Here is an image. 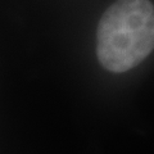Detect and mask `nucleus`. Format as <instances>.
Returning a JSON list of instances; mask_svg holds the SVG:
<instances>
[{"instance_id": "1", "label": "nucleus", "mask_w": 154, "mask_h": 154, "mask_svg": "<svg viewBox=\"0 0 154 154\" xmlns=\"http://www.w3.org/2000/svg\"><path fill=\"white\" fill-rule=\"evenodd\" d=\"M154 49V5L149 0H117L96 30V55L113 73L141 63Z\"/></svg>"}]
</instances>
